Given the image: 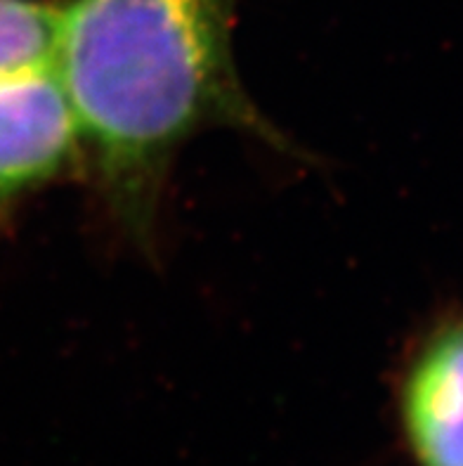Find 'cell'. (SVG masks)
<instances>
[{
	"instance_id": "7a4b0ae2",
	"label": "cell",
	"mask_w": 463,
	"mask_h": 466,
	"mask_svg": "<svg viewBox=\"0 0 463 466\" xmlns=\"http://www.w3.org/2000/svg\"><path fill=\"white\" fill-rule=\"evenodd\" d=\"M81 128L55 69L0 76V207L69 168Z\"/></svg>"
},
{
	"instance_id": "277c9868",
	"label": "cell",
	"mask_w": 463,
	"mask_h": 466,
	"mask_svg": "<svg viewBox=\"0 0 463 466\" xmlns=\"http://www.w3.org/2000/svg\"><path fill=\"white\" fill-rule=\"evenodd\" d=\"M59 17L47 0H0V76L53 69Z\"/></svg>"
},
{
	"instance_id": "3957f363",
	"label": "cell",
	"mask_w": 463,
	"mask_h": 466,
	"mask_svg": "<svg viewBox=\"0 0 463 466\" xmlns=\"http://www.w3.org/2000/svg\"><path fill=\"white\" fill-rule=\"evenodd\" d=\"M398 417L414 466H463V306L411 349L399 374Z\"/></svg>"
},
{
	"instance_id": "6da1fadb",
	"label": "cell",
	"mask_w": 463,
	"mask_h": 466,
	"mask_svg": "<svg viewBox=\"0 0 463 466\" xmlns=\"http://www.w3.org/2000/svg\"><path fill=\"white\" fill-rule=\"evenodd\" d=\"M235 0H71L57 74L114 216L152 232L177 149L206 128H239L287 149L241 90Z\"/></svg>"
}]
</instances>
